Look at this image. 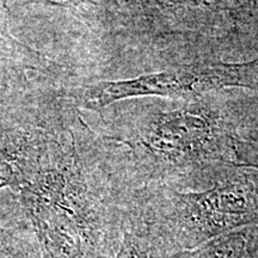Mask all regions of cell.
<instances>
[{
  "label": "cell",
  "instance_id": "obj_1",
  "mask_svg": "<svg viewBox=\"0 0 258 258\" xmlns=\"http://www.w3.org/2000/svg\"><path fill=\"white\" fill-rule=\"evenodd\" d=\"M227 86L258 88V59L246 63L195 66L121 82L86 84L71 90L79 108L99 111L111 103L139 96H194Z\"/></svg>",
  "mask_w": 258,
  "mask_h": 258
},
{
  "label": "cell",
  "instance_id": "obj_6",
  "mask_svg": "<svg viewBox=\"0 0 258 258\" xmlns=\"http://www.w3.org/2000/svg\"><path fill=\"white\" fill-rule=\"evenodd\" d=\"M253 258H258V247L256 249V252H254V257Z\"/></svg>",
  "mask_w": 258,
  "mask_h": 258
},
{
  "label": "cell",
  "instance_id": "obj_2",
  "mask_svg": "<svg viewBox=\"0 0 258 258\" xmlns=\"http://www.w3.org/2000/svg\"><path fill=\"white\" fill-rule=\"evenodd\" d=\"M253 224H258V202L237 184L180 195L171 222L172 237L184 250Z\"/></svg>",
  "mask_w": 258,
  "mask_h": 258
},
{
  "label": "cell",
  "instance_id": "obj_7",
  "mask_svg": "<svg viewBox=\"0 0 258 258\" xmlns=\"http://www.w3.org/2000/svg\"><path fill=\"white\" fill-rule=\"evenodd\" d=\"M6 3H8V0H3V4L6 6Z\"/></svg>",
  "mask_w": 258,
  "mask_h": 258
},
{
  "label": "cell",
  "instance_id": "obj_5",
  "mask_svg": "<svg viewBox=\"0 0 258 258\" xmlns=\"http://www.w3.org/2000/svg\"><path fill=\"white\" fill-rule=\"evenodd\" d=\"M115 258H151L146 238L125 235L123 244Z\"/></svg>",
  "mask_w": 258,
  "mask_h": 258
},
{
  "label": "cell",
  "instance_id": "obj_3",
  "mask_svg": "<svg viewBox=\"0 0 258 258\" xmlns=\"http://www.w3.org/2000/svg\"><path fill=\"white\" fill-rule=\"evenodd\" d=\"M53 69L42 54L12 36L6 19L0 21V105L42 88L40 77L48 76Z\"/></svg>",
  "mask_w": 258,
  "mask_h": 258
},
{
  "label": "cell",
  "instance_id": "obj_4",
  "mask_svg": "<svg viewBox=\"0 0 258 258\" xmlns=\"http://www.w3.org/2000/svg\"><path fill=\"white\" fill-rule=\"evenodd\" d=\"M252 235L247 228H238L212 238L199 246L176 254L177 258H253Z\"/></svg>",
  "mask_w": 258,
  "mask_h": 258
}]
</instances>
